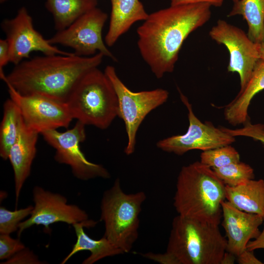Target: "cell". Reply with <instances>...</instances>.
I'll list each match as a JSON object with an SVG mask.
<instances>
[{
    "label": "cell",
    "mask_w": 264,
    "mask_h": 264,
    "mask_svg": "<svg viewBox=\"0 0 264 264\" xmlns=\"http://www.w3.org/2000/svg\"><path fill=\"white\" fill-rule=\"evenodd\" d=\"M207 3L171 5L149 14L137 29L140 54L157 79L172 72L181 46L211 18Z\"/></svg>",
    "instance_id": "6da1fadb"
},
{
    "label": "cell",
    "mask_w": 264,
    "mask_h": 264,
    "mask_svg": "<svg viewBox=\"0 0 264 264\" xmlns=\"http://www.w3.org/2000/svg\"><path fill=\"white\" fill-rule=\"evenodd\" d=\"M101 53L88 57L44 55L25 60L1 79L18 92L39 94L65 102L75 85L101 64Z\"/></svg>",
    "instance_id": "7a4b0ae2"
},
{
    "label": "cell",
    "mask_w": 264,
    "mask_h": 264,
    "mask_svg": "<svg viewBox=\"0 0 264 264\" xmlns=\"http://www.w3.org/2000/svg\"><path fill=\"white\" fill-rule=\"evenodd\" d=\"M226 247L219 225L178 215L173 220L166 252L142 256L161 264H220Z\"/></svg>",
    "instance_id": "3957f363"
},
{
    "label": "cell",
    "mask_w": 264,
    "mask_h": 264,
    "mask_svg": "<svg viewBox=\"0 0 264 264\" xmlns=\"http://www.w3.org/2000/svg\"><path fill=\"white\" fill-rule=\"evenodd\" d=\"M225 199V185L212 168L200 161L182 167L173 203L178 215L219 225Z\"/></svg>",
    "instance_id": "277c9868"
},
{
    "label": "cell",
    "mask_w": 264,
    "mask_h": 264,
    "mask_svg": "<svg viewBox=\"0 0 264 264\" xmlns=\"http://www.w3.org/2000/svg\"><path fill=\"white\" fill-rule=\"evenodd\" d=\"M65 102L73 118L85 125L108 129L118 116L117 98L104 72L98 67L85 74Z\"/></svg>",
    "instance_id": "5b68a950"
},
{
    "label": "cell",
    "mask_w": 264,
    "mask_h": 264,
    "mask_svg": "<svg viewBox=\"0 0 264 264\" xmlns=\"http://www.w3.org/2000/svg\"><path fill=\"white\" fill-rule=\"evenodd\" d=\"M146 199L143 191L124 192L119 178L103 195L100 220L105 225L104 236L124 254L131 251L138 239L139 216Z\"/></svg>",
    "instance_id": "8992f818"
},
{
    "label": "cell",
    "mask_w": 264,
    "mask_h": 264,
    "mask_svg": "<svg viewBox=\"0 0 264 264\" xmlns=\"http://www.w3.org/2000/svg\"><path fill=\"white\" fill-rule=\"evenodd\" d=\"M104 72L117 96L118 116L124 122L128 139L124 152L129 155L135 151L137 132L142 122L152 110L167 101L169 93L160 88L134 92L123 83L113 66H107Z\"/></svg>",
    "instance_id": "52a82bcc"
},
{
    "label": "cell",
    "mask_w": 264,
    "mask_h": 264,
    "mask_svg": "<svg viewBox=\"0 0 264 264\" xmlns=\"http://www.w3.org/2000/svg\"><path fill=\"white\" fill-rule=\"evenodd\" d=\"M84 124L77 121L73 127L63 132L50 130L41 133L44 140L55 150L54 159L70 166L77 179L88 180L96 178H109L110 175L102 165L88 160L81 150L80 144L86 139Z\"/></svg>",
    "instance_id": "ba28073f"
},
{
    "label": "cell",
    "mask_w": 264,
    "mask_h": 264,
    "mask_svg": "<svg viewBox=\"0 0 264 264\" xmlns=\"http://www.w3.org/2000/svg\"><path fill=\"white\" fill-rule=\"evenodd\" d=\"M107 19V13L96 7L66 29L58 31L48 41L53 45L72 48L77 56L88 57L99 52L116 62V57L108 49L102 37V30Z\"/></svg>",
    "instance_id": "9c48e42d"
},
{
    "label": "cell",
    "mask_w": 264,
    "mask_h": 264,
    "mask_svg": "<svg viewBox=\"0 0 264 264\" xmlns=\"http://www.w3.org/2000/svg\"><path fill=\"white\" fill-rule=\"evenodd\" d=\"M180 98L188 110L189 127L183 134L173 135L159 140L157 147L166 152L181 155L193 150L206 151L230 145L235 136L215 127L211 122L202 123L194 114L187 97L179 90Z\"/></svg>",
    "instance_id": "30bf717a"
},
{
    "label": "cell",
    "mask_w": 264,
    "mask_h": 264,
    "mask_svg": "<svg viewBox=\"0 0 264 264\" xmlns=\"http://www.w3.org/2000/svg\"><path fill=\"white\" fill-rule=\"evenodd\" d=\"M1 27L8 43L9 63L15 66L30 58L33 51L44 55L74 54L60 49L45 39L34 28L32 17L24 7L18 10L14 18L2 21Z\"/></svg>",
    "instance_id": "8fae6325"
},
{
    "label": "cell",
    "mask_w": 264,
    "mask_h": 264,
    "mask_svg": "<svg viewBox=\"0 0 264 264\" xmlns=\"http://www.w3.org/2000/svg\"><path fill=\"white\" fill-rule=\"evenodd\" d=\"M7 86L10 98L19 107L25 125L39 134L66 128L73 119L65 102L42 95L22 94L11 86Z\"/></svg>",
    "instance_id": "7c38bea8"
},
{
    "label": "cell",
    "mask_w": 264,
    "mask_h": 264,
    "mask_svg": "<svg viewBox=\"0 0 264 264\" xmlns=\"http://www.w3.org/2000/svg\"><path fill=\"white\" fill-rule=\"evenodd\" d=\"M209 34L212 40L223 44L228 49L229 61L227 70L239 74L240 90L242 89L260 59L259 44L253 42L242 29L223 20H219Z\"/></svg>",
    "instance_id": "4fadbf2b"
},
{
    "label": "cell",
    "mask_w": 264,
    "mask_h": 264,
    "mask_svg": "<svg viewBox=\"0 0 264 264\" xmlns=\"http://www.w3.org/2000/svg\"><path fill=\"white\" fill-rule=\"evenodd\" d=\"M34 206L30 217L19 225L17 236L20 237L26 229L34 225H42L45 233H49V226L62 222L73 225L90 220L85 211L75 204L67 203V199L59 193L35 186L32 190Z\"/></svg>",
    "instance_id": "5bb4252c"
},
{
    "label": "cell",
    "mask_w": 264,
    "mask_h": 264,
    "mask_svg": "<svg viewBox=\"0 0 264 264\" xmlns=\"http://www.w3.org/2000/svg\"><path fill=\"white\" fill-rule=\"evenodd\" d=\"M222 226L227 237L226 251L236 256L244 250L251 239L260 234V226L264 218L260 215L246 212L235 207L227 200L221 203Z\"/></svg>",
    "instance_id": "9a60e30c"
},
{
    "label": "cell",
    "mask_w": 264,
    "mask_h": 264,
    "mask_svg": "<svg viewBox=\"0 0 264 264\" xmlns=\"http://www.w3.org/2000/svg\"><path fill=\"white\" fill-rule=\"evenodd\" d=\"M39 134L23 123L16 141L9 151L8 159L14 172L16 206L23 185L30 175L37 152Z\"/></svg>",
    "instance_id": "2e32d148"
},
{
    "label": "cell",
    "mask_w": 264,
    "mask_h": 264,
    "mask_svg": "<svg viewBox=\"0 0 264 264\" xmlns=\"http://www.w3.org/2000/svg\"><path fill=\"white\" fill-rule=\"evenodd\" d=\"M111 12L109 27L104 41L113 46L135 23L145 21L149 16L139 0H110Z\"/></svg>",
    "instance_id": "e0dca14e"
},
{
    "label": "cell",
    "mask_w": 264,
    "mask_h": 264,
    "mask_svg": "<svg viewBox=\"0 0 264 264\" xmlns=\"http://www.w3.org/2000/svg\"><path fill=\"white\" fill-rule=\"evenodd\" d=\"M263 90H264V60L260 59L244 88L225 106L224 110L225 120L234 126L244 124L248 121V109L251 101L256 94Z\"/></svg>",
    "instance_id": "ac0fdd59"
},
{
    "label": "cell",
    "mask_w": 264,
    "mask_h": 264,
    "mask_svg": "<svg viewBox=\"0 0 264 264\" xmlns=\"http://www.w3.org/2000/svg\"><path fill=\"white\" fill-rule=\"evenodd\" d=\"M97 224L90 220L87 222L76 223L72 225L76 236V242L69 253L60 263L65 264L77 253L82 251H89L90 255L85 259L83 264H93L107 257L123 254L124 253L111 243L104 236L98 240L89 237L84 231V227L91 228Z\"/></svg>",
    "instance_id": "d6986e66"
},
{
    "label": "cell",
    "mask_w": 264,
    "mask_h": 264,
    "mask_svg": "<svg viewBox=\"0 0 264 264\" xmlns=\"http://www.w3.org/2000/svg\"><path fill=\"white\" fill-rule=\"evenodd\" d=\"M225 199L242 211L264 218V180H250L237 186L225 185Z\"/></svg>",
    "instance_id": "ffe728a7"
},
{
    "label": "cell",
    "mask_w": 264,
    "mask_h": 264,
    "mask_svg": "<svg viewBox=\"0 0 264 264\" xmlns=\"http://www.w3.org/2000/svg\"><path fill=\"white\" fill-rule=\"evenodd\" d=\"M97 0H46L45 7L52 14L56 30L66 29L79 17L96 7Z\"/></svg>",
    "instance_id": "44dd1931"
},
{
    "label": "cell",
    "mask_w": 264,
    "mask_h": 264,
    "mask_svg": "<svg viewBox=\"0 0 264 264\" xmlns=\"http://www.w3.org/2000/svg\"><path fill=\"white\" fill-rule=\"evenodd\" d=\"M241 15L248 25L247 35L260 44L264 37V0H239L234 2L228 17Z\"/></svg>",
    "instance_id": "7402d4cb"
},
{
    "label": "cell",
    "mask_w": 264,
    "mask_h": 264,
    "mask_svg": "<svg viewBox=\"0 0 264 264\" xmlns=\"http://www.w3.org/2000/svg\"><path fill=\"white\" fill-rule=\"evenodd\" d=\"M3 109L0 126V156L7 160L10 148L16 141L24 122L19 107L11 98L5 101Z\"/></svg>",
    "instance_id": "603a6c76"
},
{
    "label": "cell",
    "mask_w": 264,
    "mask_h": 264,
    "mask_svg": "<svg viewBox=\"0 0 264 264\" xmlns=\"http://www.w3.org/2000/svg\"><path fill=\"white\" fill-rule=\"evenodd\" d=\"M212 169L225 185L229 186L243 184L255 177L253 169L248 164L240 161Z\"/></svg>",
    "instance_id": "cb8c5ba5"
},
{
    "label": "cell",
    "mask_w": 264,
    "mask_h": 264,
    "mask_svg": "<svg viewBox=\"0 0 264 264\" xmlns=\"http://www.w3.org/2000/svg\"><path fill=\"white\" fill-rule=\"evenodd\" d=\"M200 162L211 168H220L240 161L238 152L230 145L204 151Z\"/></svg>",
    "instance_id": "d4e9b609"
},
{
    "label": "cell",
    "mask_w": 264,
    "mask_h": 264,
    "mask_svg": "<svg viewBox=\"0 0 264 264\" xmlns=\"http://www.w3.org/2000/svg\"><path fill=\"white\" fill-rule=\"evenodd\" d=\"M34 206L27 207L14 211L8 210L3 206L0 208V234H10L17 231L22 220L30 216Z\"/></svg>",
    "instance_id": "484cf974"
},
{
    "label": "cell",
    "mask_w": 264,
    "mask_h": 264,
    "mask_svg": "<svg viewBox=\"0 0 264 264\" xmlns=\"http://www.w3.org/2000/svg\"><path fill=\"white\" fill-rule=\"evenodd\" d=\"M221 129L233 136H242L250 137L254 140L260 141L264 145V125L263 124H253L248 121L241 128L230 129L221 127Z\"/></svg>",
    "instance_id": "4316f807"
},
{
    "label": "cell",
    "mask_w": 264,
    "mask_h": 264,
    "mask_svg": "<svg viewBox=\"0 0 264 264\" xmlns=\"http://www.w3.org/2000/svg\"><path fill=\"white\" fill-rule=\"evenodd\" d=\"M24 244L20 239H14L10 234H0V260H7L24 249Z\"/></svg>",
    "instance_id": "83f0119b"
},
{
    "label": "cell",
    "mask_w": 264,
    "mask_h": 264,
    "mask_svg": "<svg viewBox=\"0 0 264 264\" xmlns=\"http://www.w3.org/2000/svg\"><path fill=\"white\" fill-rule=\"evenodd\" d=\"M44 261H40L38 256L33 251L28 248L17 252L5 262L1 263L2 264H45Z\"/></svg>",
    "instance_id": "f1b7e54d"
},
{
    "label": "cell",
    "mask_w": 264,
    "mask_h": 264,
    "mask_svg": "<svg viewBox=\"0 0 264 264\" xmlns=\"http://www.w3.org/2000/svg\"><path fill=\"white\" fill-rule=\"evenodd\" d=\"M9 63V45L6 40H0V77L2 79L5 75L3 71L4 67Z\"/></svg>",
    "instance_id": "f546056e"
},
{
    "label": "cell",
    "mask_w": 264,
    "mask_h": 264,
    "mask_svg": "<svg viewBox=\"0 0 264 264\" xmlns=\"http://www.w3.org/2000/svg\"><path fill=\"white\" fill-rule=\"evenodd\" d=\"M237 261L239 264H262L263 263L257 258L253 251L244 250L237 257Z\"/></svg>",
    "instance_id": "4dcf8cb0"
},
{
    "label": "cell",
    "mask_w": 264,
    "mask_h": 264,
    "mask_svg": "<svg viewBox=\"0 0 264 264\" xmlns=\"http://www.w3.org/2000/svg\"><path fill=\"white\" fill-rule=\"evenodd\" d=\"M170 1L171 5L203 2L209 3L212 6L220 7L222 5L224 0H170Z\"/></svg>",
    "instance_id": "1f68e13d"
},
{
    "label": "cell",
    "mask_w": 264,
    "mask_h": 264,
    "mask_svg": "<svg viewBox=\"0 0 264 264\" xmlns=\"http://www.w3.org/2000/svg\"><path fill=\"white\" fill-rule=\"evenodd\" d=\"M264 249V226L262 232L253 241H250L246 246V249L253 251L257 249Z\"/></svg>",
    "instance_id": "d6a6232c"
},
{
    "label": "cell",
    "mask_w": 264,
    "mask_h": 264,
    "mask_svg": "<svg viewBox=\"0 0 264 264\" xmlns=\"http://www.w3.org/2000/svg\"><path fill=\"white\" fill-rule=\"evenodd\" d=\"M236 257L234 254L226 251L221 259L220 264H233L235 263Z\"/></svg>",
    "instance_id": "836d02e7"
},
{
    "label": "cell",
    "mask_w": 264,
    "mask_h": 264,
    "mask_svg": "<svg viewBox=\"0 0 264 264\" xmlns=\"http://www.w3.org/2000/svg\"><path fill=\"white\" fill-rule=\"evenodd\" d=\"M260 59L264 60V37L261 42L259 44Z\"/></svg>",
    "instance_id": "e575fe53"
},
{
    "label": "cell",
    "mask_w": 264,
    "mask_h": 264,
    "mask_svg": "<svg viewBox=\"0 0 264 264\" xmlns=\"http://www.w3.org/2000/svg\"><path fill=\"white\" fill-rule=\"evenodd\" d=\"M6 0H0V1L1 3H2V2H4Z\"/></svg>",
    "instance_id": "d590c367"
},
{
    "label": "cell",
    "mask_w": 264,
    "mask_h": 264,
    "mask_svg": "<svg viewBox=\"0 0 264 264\" xmlns=\"http://www.w3.org/2000/svg\"><path fill=\"white\" fill-rule=\"evenodd\" d=\"M234 2H236L239 0H232Z\"/></svg>",
    "instance_id": "8d00e7d4"
}]
</instances>
